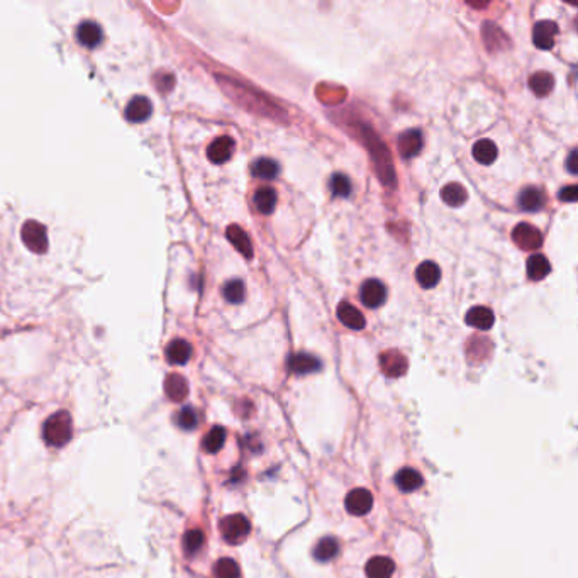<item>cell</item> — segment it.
<instances>
[{"label":"cell","instance_id":"cell-1","mask_svg":"<svg viewBox=\"0 0 578 578\" xmlns=\"http://www.w3.org/2000/svg\"><path fill=\"white\" fill-rule=\"evenodd\" d=\"M73 436V421L66 410L53 414L48 417V421L43 426V438L50 446L61 448L72 439Z\"/></svg>","mask_w":578,"mask_h":578},{"label":"cell","instance_id":"cell-2","mask_svg":"<svg viewBox=\"0 0 578 578\" xmlns=\"http://www.w3.org/2000/svg\"><path fill=\"white\" fill-rule=\"evenodd\" d=\"M221 535L229 544H239L248 538L251 531V524L243 514H232L221 521Z\"/></svg>","mask_w":578,"mask_h":578},{"label":"cell","instance_id":"cell-3","mask_svg":"<svg viewBox=\"0 0 578 578\" xmlns=\"http://www.w3.org/2000/svg\"><path fill=\"white\" fill-rule=\"evenodd\" d=\"M22 241L32 253H44L48 250L46 228L38 221H28L22 226Z\"/></svg>","mask_w":578,"mask_h":578},{"label":"cell","instance_id":"cell-4","mask_svg":"<svg viewBox=\"0 0 578 578\" xmlns=\"http://www.w3.org/2000/svg\"><path fill=\"white\" fill-rule=\"evenodd\" d=\"M344 507L353 516H365L373 507V495L366 488H355L346 495Z\"/></svg>","mask_w":578,"mask_h":578},{"label":"cell","instance_id":"cell-5","mask_svg":"<svg viewBox=\"0 0 578 578\" xmlns=\"http://www.w3.org/2000/svg\"><path fill=\"white\" fill-rule=\"evenodd\" d=\"M359 299L370 309H377L387 300V288L380 280H366L359 290Z\"/></svg>","mask_w":578,"mask_h":578},{"label":"cell","instance_id":"cell-6","mask_svg":"<svg viewBox=\"0 0 578 578\" xmlns=\"http://www.w3.org/2000/svg\"><path fill=\"white\" fill-rule=\"evenodd\" d=\"M558 34V26L553 21H539L532 29V41L539 50H551Z\"/></svg>","mask_w":578,"mask_h":578},{"label":"cell","instance_id":"cell-7","mask_svg":"<svg viewBox=\"0 0 578 578\" xmlns=\"http://www.w3.org/2000/svg\"><path fill=\"white\" fill-rule=\"evenodd\" d=\"M512 238L524 250H538L543 243V236L535 226L531 224H519L512 232Z\"/></svg>","mask_w":578,"mask_h":578},{"label":"cell","instance_id":"cell-8","mask_svg":"<svg viewBox=\"0 0 578 578\" xmlns=\"http://www.w3.org/2000/svg\"><path fill=\"white\" fill-rule=\"evenodd\" d=\"M77 39L81 46L85 48H97L103 39L102 28L94 21H85L79 26L77 31Z\"/></svg>","mask_w":578,"mask_h":578},{"label":"cell","instance_id":"cell-9","mask_svg":"<svg viewBox=\"0 0 578 578\" xmlns=\"http://www.w3.org/2000/svg\"><path fill=\"white\" fill-rule=\"evenodd\" d=\"M288 368L295 375H307V373L319 372L321 361L316 357H312V355L297 353L288 358Z\"/></svg>","mask_w":578,"mask_h":578},{"label":"cell","instance_id":"cell-10","mask_svg":"<svg viewBox=\"0 0 578 578\" xmlns=\"http://www.w3.org/2000/svg\"><path fill=\"white\" fill-rule=\"evenodd\" d=\"M232 151H235V141L229 136H221V138L212 141V144L207 150V157L212 163H226L232 157Z\"/></svg>","mask_w":578,"mask_h":578},{"label":"cell","instance_id":"cell-11","mask_svg":"<svg viewBox=\"0 0 578 578\" xmlns=\"http://www.w3.org/2000/svg\"><path fill=\"white\" fill-rule=\"evenodd\" d=\"M399 151L403 158H412L421 151L422 148V134L419 129H410L400 134L399 138Z\"/></svg>","mask_w":578,"mask_h":578},{"label":"cell","instance_id":"cell-12","mask_svg":"<svg viewBox=\"0 0 578 578\" xmlns=\"http://www.w3.org/2000/svg\"><path fill=\"white\" fill-rule=\"evenodd\" d=\"M380 366L387 377H400L406 373L407 361L397 351H387L380 357Z\"/></svg>","mask_w":578,"mask_h":578},{"label":"cell","instance_id":"cell-13","mask_svg":"<svg viewBox=\"0 0 578 578\" xmlns=\"http://www.w3.org/2000/svg\"><path fill=\"white\" fill-rule=\"evenodd\" d=\"M494 322L495 316L488 307H473V309H470L468 314H466V324L475 329H481V331H488V329L494 326Z\"/></svg>","mask_w":578,"mask_h":578},{"label":"cell","instance_id":"cell-14","mask_svg":"<svg viewBox=\"0 0 578 578\" xmlns=\"http://www.w3.org/2000/svg\"><path fill=\"white\" fill-rule=\"evenodd\" d=\"M226 236H228V239L231 241L232 246H235L244 258H253V244H251L250 236H248L239 226H229L228 231H226Z\"/></svg>","mask_w":578,"mask_h":578},{"label":"cell","instance_id":"cell-15","mask_svg":"<svg viewBox=\"0 0 578 578\" xmlns=\"http://www.w3.org/2000/svg\"><path fill=\"white\" fill-rule=\"evenodd\" d=\"M365 572L368 578H390L395 572V563L387 557H375L366 563Z\"/></svg>","mask_w":578,"mask_h":578},{"label":"cell","instance_id":"cell-16","mask_svg":"<svg viewBox=\"0 0 578 578\" xmlns=\"http://www.w3.org/2000/svg\"><path fill=\"white\" fill-rule=\"evenodd\" d=\"M153 106L146 97H134L126 107V117L129 122H143L151 116Z\"/></svg>","mask_w":578,"mask_h":578},{"label":"cell","instance_id":"cell-17","mask_svg":"<svg viewBox=\"0 0 578 578\" xmlns=\"http://www.w3.org/2000/svg\"><path fill=\"white\" fill-rule=\"evenodd\" d=\"M416 279L422 288H432L441 279V270L435 261H424L417 266Z\"/></svg>","mask_w":578,"mask_h":578},{"label":"cell","instance_id":"cell-18","mask_svg":"<svg viewBox=\"0 0 578 578\" xmlns=\"http://www.w3.org/2000/svg\"><path fill=\"white\" fill-rule=\"evenodd\" d=\"M165 392L170 400L173 402H181L188 395V383L183 377L179 373H172L165 380Z\"/></svg>","mask_w":578,"mask_h":578},{"label":"cell","instance_id":"cell-19","mask_svg":"<svg viewBox=\"0 0 578 578\" xmlns=\"http://www.w3.org/2000/svg\"><path fill=\"white\" fill-rule=\"evenodd\" d=\"M192 357V346L185 339H175L166 346V358L172 365H185Z\"/></svg>","mask_w":578,"mask_h":578},{"label":"cell","instance_id":"cell-20","mask_svg":"<svg viewBox=\"0 0 578 578\" xmlns=\"http://www.w3.org/2000/svg\"><path fill=\"white\" fill-rule=\"evenodd\" d=\"M338 317H339V321L350 329H357L358 331V329L365 328V317H363V314L359 312L357 307L351 306V303H348V302L339 303Z\"/></svg>","mask_w":578,"mask_h":578},{"label":"cell","instance_id":"cell-21","mask_svg":"<svg viewBox=\"0 0 578 578\" xmlns=\"http://www.w3.org/2000/svg\"><path fill=\"white\" fill-rule=\"evenodd\" d=\"M519 206L522 210L528 212H536V210L543 209L544 206V195L539 188L528 187L519 194Z\"/></svg>","mask_w":578,"mask_h":578},{"label":"cell","instance_id":"cell-22","mask_svg":"<svg viewBox=\"0 0 578 578\" xmlns=\"http://www.w3.org/2000/svg\"><path fill=\"white\" fill-rule=\"evenodd\" d=\"M422 481H424L422 480V475L414 468H402L397 475H395V485H397L402 492H407V494L421 488Z\"/></svg>","mask_w":578,"mask_h":578},{"label":"cell","instance_id":"cell-23","mask_svg":"<svg viewBox=\"0 0 578 578\" xmlns=\"http://www.w3.org/2000/svg\"><path fill=\"white\" fill-rule=\"evenodd\" d=\"M255 206L261 214H272L277 207V192L272 187L258 188L255 194Z\"/></svg>","mask_w":578,"mask_h":578},{"label":"cell","instance_id":"cell-24","mask_svg":"<svg viewBox=\"0 0 578 578\" xmlns=\"http://www.w3.org/2000/svg\"><path fill=\"white\" fill-rule=\"evenodd\" d=\"M497 146L490 139H480L473 146V158L481 165H490L497 160Z\"/></svg>","mask_w":578,"mask_h":578},{"label":"cell","instance_id":"cell-25","mask_svg":"<svg viewBox=\"0 0 578 578\" xmlns=\"http://www.w3.org/2000/svg\"><path fill=\"white\" fill-rule=\"evenodd\" d=\"M551 265L543 255H532L528 259V277L531 280H543L550 275Z\"/></svg>","mask_w":578,"mask_h":578},{"label":"cell","instance_id":"cell-26","mask_svg":"<svg viewBox=\"0 0 578 578\" xmlns=\"http://www.w3.org/2000/svg\"><path fill=\"white\" fill-rule=\"evenodd\" d=\"M279 163L275 160H272V158H259L253 163V166H251V173H253L257 179H261V180H272L275 179L277 175H279Z\"/></svg>","mask_w":578,"mask_h":578},{"label":"cell","instance_id":"cell-27","mask_svg":"<svg viewBox=\"0 0 578 578\" xmlns=\"http://www.w3.org/2000/svg\"><path fill=\"white\" fill-rule=\"evenodd\" d=\"M553 75L548 72H538L529 79V87L535 92L538 97H546L551 90H553Z\"/></svg>","mask_w":578,"mask_h":578},{"label":"cell","instance_id":"cell-28","mask_svg":"<svg viewBox=\"0 0 578 578\" xmlns=\"http://www.w3.org/2000/svg\"><path fill=\"white\" fill-rule=\"evenodd\" d=\"M441 199L450 207H459L466 202L468 194H466V190L459 183H448L441 190Z\"/></svg>","mask_w":578,"mask_h":578},{"label":"cell","instance_id":"cell-29","mask_svg":"<svg viewBox=\"0 0 578 578\" xmlns=\"http://www.w3.org/2000/svg\"><path fill=\"white\" fill-rule=\"evenodd\" d=\"M338 550L339 544L335 538H322L319 543L316 544V548H314V558L322 563L331 561V559L338 555Z\"/></svg>","mask_w":578,"mask_h":578},{"label":"cell","instance_id":"cell-30","mask_svg":"<svg viewBox=\"0 0 578 578\" xmlns=\"http://www.w3.org/2000/svg\"><path fill=\"white\" fill-rule=\"evenodd\" d=\"M226 443V429L221 428V426H216V428L210 429L209 432L203 438V450L207 453H217V451L222 450Z\"/></svg>","mask_w":578,"mask_h":578},{"label":"cell","instance_id":"cell-31","mask_svg":"<svg viewBox=\"0 0 578 578\" xmlns=\"http://www.w3.org/2000/svg\"><path fill=\"white\" fill-rule=\"evenodd\" d=\"M239 566L235 559L222 558L214 566V577L216 578H239Z\"/></svg>","mask_w":578,"mask_h":578},{"label":"cell","instance_id":"cell-32","mask_svg":"<svg viewBox=\"0 0 578 578\" xmlns=\"http://www.w3.org/2000/svg\"><path fill=\"white\" fill-rule=\"evenodd\" d=\"M203 546V532L199 531V529H192L185 535L183 538V550L188 557H194L197 555Z\"/></svg>","mask_w":578,"mask_h":578},{"label":"cell","instance_id":"cell-33","mask_svg":"<svg viewBox=\"0 0 578 578\" xmlns=\"http://www.w3.org/2000/svg\"><path fill=\"white\" fill-rule=\"evenodd\" d=\"M222 295L229 303H241L244 299V285L241 280H229L224 285Z\"/></svg>","mask_w":578,"mask_h":578},{"label":"cell","instance_id":"cell-34","mask_svg":"<svg viewBox=\"0 0 578 578\" xmlns=\"http://www.w3.org/2000/svg\"><path fill=\"white\" fill-rule=\"evenodd\" d=\"M329 187H331V192L335 197H348V195L351 194V181L346 175H343V173L332 175Z\"/></svg>","mask_w":578,"mask_h":578},{"label":"cell","instance_id":"cell-35","mask_svg":"<svg viewBox=\"0 0 578 578\" xmlns=\"http://www.w3.org/2000/svg\"><path fill=\"white\" fill-rule=\"evenodd\" d=\"M177 424L181 429H185V431H192V429L197 428L199 416L194 407H183L179 412V416H177Z\"/></svg>","mask_w":578,"mask_h":578},{"label":"cell","instance_id":"cell-36","mask_svg":"<svg viewBox=\"0 0 578 578\" xmlns=\"http://www.w3.org/2000/svg\"><path fill=\"white\" fill-rule=\"evenodd\" d=\"M559 200L561 202H575L577 197H578V190L575 185H570V187H565L561 188V192H559Z\"/></svg>","mask_w":578,"mask_h":578},{"label":"cell","instance_id":"cell-37","mask_svg":"<svg viewBox=\"0 0 578 578\" xmlns=\"http://www.w3.org/2000/svg\"><path fill=\"white\" fill-rule=\"evenodd\" d=\"M575 160H577V151L573 150L572 153H570V157H568V172L573 173V175H575V173H577V163H575Z\"/></svg>","mask_w":578,"mask_h":578}]
</instances>
